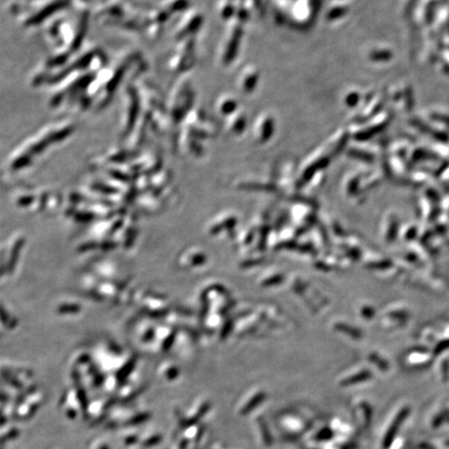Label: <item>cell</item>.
Instances as JSON below:
<instances>
[{
	"label": "cell",
	"mask_w": 449,
	"mask_h": 449,
	"mask_svg": "<svg viewBox=\"0 0 449 449\" xmlns=\"http://www.w3.org/2000/svg\"><path fill=\"white\" fill-rule=\"evenodd\" d=\"M274 130V121L272 115L262 114L255 122L254 134L259 142H265L270 137Z\"/></svg>",
	"instance_id": "6da1fadb"
},
{
	"label": "cell",
	"mask_w": 449,
	"mask_h": 449,
	"mask_svg": "<svg viewBox=\"0 0 449 449\" xmlns=\"http://www.w3.org/2000/svg\"><path fill=\"white\" fill-rule=\"evenodd\" d=\"M259 77L258 71L254 67H246L243 73L239 76V88L244 93H251V91L256 86L257 79Z\"/></svg>",
	"instance_id": "7a4b0ae2"
},
{
	"label": "cell",
	"mask_w": 449,
	"mask_h": 449,
	"mask_svg": "<svg viewBox=\"0 0 449 449\" xmlns=\"http://www.w3.org/2000/svg\"><path fill=\"white\" fill-rule=\"evenodd\" d=\"M245 126V115L243 112L235 111L229 114L227 119V128L231 132H241Z\"/></svg>",
	"instance_id": "3957f363"
},
{
	"label": "cell",
	"mask_w": 449,
	"mask_h": 449,
	"mask_svg": "<svg viewBox=\"0 0 449 449\" xmlns=\"http://www.w3.org/2000/svg\"><path fill=\"white\" fill-rule=\"evenodd\" d=\"M218 106H219V111L223 114H231L232 112H234L236 111L237 103L235 101L234 97L223 96L222 98L219 99Z\"/></svg>",
	"instance_id": "277c9868"
},
{
	"label": "cell",
	"mask_w": 449,
	"mask_h": 449,
	"mask_svg": "<svg viewBox=\"0 0 449 449\" xmlns=\"http://www.w3.org/2000/svg\"><path fill=\"white\" fill-rule=\"evenodd\" d=\"M392 56V54L389 51H374L370 54L371 59L374 60H387Z\"/></svg>",
	"instance_id": "5b68a950"
},
{
	"label": "cell",
	"mask_w": 449,
	"mask_h": 449,
	"mask_svg": "<svg viewBox=\"0 0 449 449\" xmlns=\"http://www.w3.org/2000/svg\"><path fill=\"white\" fill-rule=\"evenodd\" d=\"M345 12H346L345 7H343V6H341V5H338V6L334 7V9H333V7H332V9H330L328 16H329L330 19H335V18H338V17L340 16V15H341V16H342V15H343Z\"/></svg>",
	"instance_id": "8992f818"
},
{
	"label": "cell",
	"mask_w": 449,
	"mask_h": 449,
	"mask_svg": "<svg viewBox=\"0 0 449 449\" xmlns=\"http://www.w3.org/2000/svg\"><path fill=\"white\" fill-rule=\"evenodd\" d=\"M345 101L347 105L355 104L359 101V94H357V93H351V94H348V96L346 97Z\"/></svg>",
	"instance_id": "52a82bcc"
}]
</instances>
